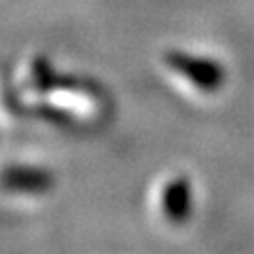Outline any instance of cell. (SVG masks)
Masks as SVG:
<instances>
[{"instance_id":"6da1fadb","label":"cell","mask_w":254,"mask_h":254,"mask_svg":"<svg viewBox=\"0 0 254 254\" xmlns=\"http://www.w3.org/2000/svg\"><path fill=\"white\" fill-rule=\"evenodd\" d=\"M163 60L174 74L182 76L185 81L193 85L195 89H199L203 93L220 91L227 81L225 66L212 58H205V55H193V53L172 49L165 53Z\"/></svg>"},{"instance_id":"7a4b0ae2","label":"cell","mask_w":254,"mask_h":254,"mask_svg":"<svg viewBox=\"0 0 254 254\" xmlns=\"http://www.w3.org/2000/svg\"><path fill=\"white\" fill-rule=\"evenodd\" d=\"M161 210L174 225H182L193 212V189L187 176H176L165 182L161 190Z\"/></svg>"}]
</instances>
